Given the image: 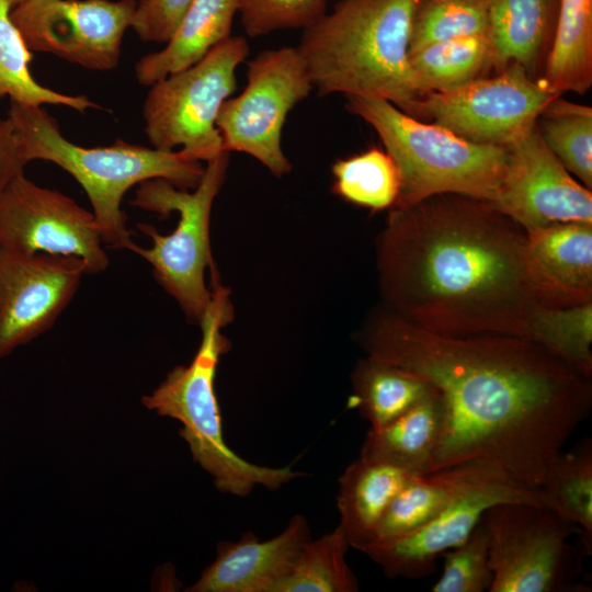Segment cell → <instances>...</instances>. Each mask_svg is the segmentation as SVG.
Returning a JSON list of instances; mask_svg holds the SVG:
<instances>
[{
  "label": "cell",
  "mask_w": 592,
  "mask_h": 592,
  "mask_svg": "<svg viewBox=\"0 0 592 592\" xmlns=\"http://www.w3.org/2000/svg\"><path fill=\"white\" fill-rule=\"evenodd\" d=\"M360 343L367 356L415 374L440 395L445 421L432 471L485 459L539 488L592 407L591 376L525 338L444 335L385 307Z\"/></svg>",
  "instance_id": "obj_1"
},
{
  "label": "cell",
  "mask_w": 592,
  "mask_h": 592,
  "mask_svg": "<svg viewBox=\"0 0 592 592\" xmlns=\"http://www.w3.org/2000/svg\"><path fill=\"white\" fill-rule=\"evenodd\" d=\"M525 242L523 227L475 197L446 193L391 207L376 244L385 307L444 335L526 339L542 306Z\"/></svg>",
  "instance_id": "obj_2"
},
{
  "label": "cell",
  "mask_w": 592,
  "mask_h": 592,
  "mask_svg": "<svg viewBox=\"0 0 592 592\" xmlns=\"http://www.w3.org/2000/svg\"><path fill=\"white\" fill-rule=\"evenodd\" d=\"M420 0H340L297 46L320 96L384 99L406 112L428 91L409 59Z\"/></svg>",
  "instance_id": "obj_3"
},
{
  "label": "cell",
  "mask_w": 592,
  "mask_h": 592,
  "mask_svg": "<svg viewBox=\"0 0 592 592\" xmlns=\"http://www.w3.org/2000/svg\"><path fill=\"white\" fill-rule=\"evenodd\" d=\"M8 117L26 162H52L83 189L104 246L127 249L133 242L122 209L125 193L151 179H163L182 190L195 189L205 170L201 161L180 150L166 151L122 139L109 146L82 147L68 140L57 121L42 106L11 102Z\"/></svg>",
  "instance_id": "obj_4"
},
{
  "label": "cell",
  "mask_w": 592,
  "mask_h": 592,
  "mask_svg": "<svg viewBox=\"0 0 592 592\" xmlns=\"http://www.w3.org/2000/svg\"><path fill=\"white\" fill-rule=\"evenodd\" d=\"M232 318L229 289L216 282L198 323L202 339L193 361L187 366H175L150 395L141 398V402L159 415L182 423L179 433L189 444L193 459L212 476L220 492L246 497L257 486L276 490L304 474L291 466L277 468L252 464L225 442L215 376L219 357L229 348L221 329Z\"/></svg>",
  "instance_id": "obj_5"
},
{
  "label": "cell",
  "mask_w": 592,
  "mask_h": 592,
  "mask_svg": "<svg viewBox=\"0 0 592 592\" xmlns=\"http://www.w3.org/2000/svg\"><path fill=\"white\" fill-rule=\"evenodd\" d=\"M345 98L346 110L373 127L398 169L400 186L392 207L446 193L496 201L506 170V148L463 139L384 99Z\"/></svg>",
  "instance_id": "obj_6"
},
{
  "label": "cell",
  "mask_w": 592,
  "mask_h": 592,
  "mask_svg": "<svg viewBox=\"0 0 592 592\" xmlns=\"http://www.w3.org/2000/svg\"><path fill=\"white\" fill-rule=\"evenodd\" d=\"M230 152L224 151L207 161L198 185L182 190L163 179L138 184L132 204L166 218L179 214L178 225L169 235H161L148 224H138L152 246L143 248L134 241L127 249L145 259L156 281L181 307L187 321L200 323L210 300L212 289L205 282L210 271L212 283L217 272L210 250L209 227L214 201L227 174Z\"/></svg>",
  "instance_id": "obj_7"
},
{
  "label": "cell",
  "mask_w": 592,
  "mask_h": 592,
  "mask_svg": "<svg viewBox=\"0 0 592 592\" xmlns=\"http://www.w3.org/2000/svg\"><path fill=\"white\" fill-rule=\"evenodd\" d=\"M243 36H230L194 65L150 86L143 105L151 147L177 148L196 161L225 151L217 117L237 88L236 71L249 55Z\"/></svg>",
  "instance_id": "obj_8"
},
{
  "label": "cell",
  "mask_w": 592,
  "mask_h": 592,
  "mask_svg": "<svg viewBox=\"0 0 592 592\" xmlns=\"http://www.w3.org/2000/svg\"><path fill=\"white\" fill-rule=\"evenodd\" d=\"M489 537L490 592H569L587 585L580 553L568 542L580 528L550 508L501 502L481 519Z\"/></svg>",
  "instance_id": "obj_9"
},
{
  "label": "cell",
  "mask_w": 592,
  "mask_h": 592,
  "mask_svg": "<svg viewBox=\"0 0 592 592\" xmlns=\"http://www.w3.org/2000/svg\"><path fill=\"white\" fill-rule=\"evenodd\" d=\"M247 66V84L226 100L217 128L225 151L247 153L281 178L292 170L282 148L284 124L314 87L297 47L263 50Z\"/></svg>",
  "instance_id": "obj_10"
},
{
  "label": "cell",
  "mask_w": 592,
  "mask_h": 592,
  "mask_svg": "<svg viewBox=\"0 0 592 592\" xmlns=\"http://www.w3.org/2000/svg\"><path fill=\"white\" fill-rule=\"evenodd\" d=\"M559 95L512 65L456 89L428 92L405 113L468 141L506 148L528 133Z\"/></svg>",
  "instance_id": "obj_11"
},
{
  "label": "cell",
  "mask_w": 592,
  "mask_h": 592,
  "mask_svg": "<svg viewBox=\"0 0 592 592\" xmlns=\"http://www.w3.org/2000/svg\"><path fill=\"white\" fill-rule=\"evenodd\" d=\"M136 5V0H24L11 19L31 52L109 71L119 62Z\"/></svg>",
  "instance_id": "obj_12"
},
{
  "label": "cell",
  "mask_w": 592,
  "mask_h": 592,
  "mask_svg": "<svg viewBox=\"0 0 592 592\" xmlns=\"http://www.w3.org/2000/svg\"><path fill=\"white\" fill-rule=\"evenodd\" d=\"M0 248L77 257L88 274L100 273L110 263L93 213L57 190L37 185L24 172L0 197Z\"/></svg>",
  "instance_id": "obj_13"
},
{
  "label": "cell",
  "mask_w": 592,
  "mask_h": 592,
  "mask_svg": "<svg viewBox=\"0 0 592 592\" xmlns=\"http://www.w3.org/2000/svg\"><path fill=\"white\" fill-rule=\"evenodd\" d=\"M84 274L77 257L0 248V358L49 330Z\"/></svg>",
  "instance_id": "obj_14"
},
{
  "label": "cell",
  "mask_w": 592,
  "mask_h": 592,
  "mask_svg": "<svg viewBox=\"0 0 592 592\" xmlns=\"http://www.w3.org/2000/svg\"><path fill=\"white\" fill-rule=\"evenodd\" d=\"M501 502H528L553 509L542 487H528L509 477H500L473 487L413 532L364 546L360 551L390 578H424L434 571L439 555L463 544L483 512Z\"/></svg>",
  "instance_id": "obj_15"
},
{
  "label": "cell",
  "mask_w": 592,
  "mask_h": 592,
  "mask_svg": "<svg viewBox=\"0 0 592 592\" xmlns=\"http://www.w3.org/2000/svg\"><path fill=\"white\" fill-rule=\"evenodd\" d=\"M508 163L492 205L525 230L592 223V193L559 162L537 125L506 147Z\"/></svg>",
  "instance_id": "obj_16"
},
{
  "label": "cell",
  "mask_w": 592,
  "mask_h": 592,
  "mask_svg": "<svg viewBox=\"0 0 592 592\" xmlns=\"http://www.w3.org/2000/svg\"><path fill=\"white\" fill-rule=\"evenodd\" d=\"M525 231V267L540 306L592 303V223H555Z\"/></svg>",
  "instance_id": "obj_17"
},
{
  "label": "cell",
  "mask_w": 592,
  "mask_h": 592,
  "mask_svg": "<svg viewBox=\"0 0 592 592\" xmlns=\"http://www.w3.org/2000/svg\"><path fill=\"white\" fill-rule=\"evenodd\" d=\"M310 539L306 517L297 514L271 539L244 533L238 542L219 543L216 559L186 591L271 592Z\"/></svg>",
  "instance_id": "obj_18"
},
{
  "label": "cell",
  "mask_w": 592,
  "mask_h": 592,
  "mask_svg": "<svg viewBox=\"0 0 592 592\" xmlns=\"http://www.w3.org/2000/svg\"><path fill=\"white\" fill-rule=\"evenodd\" d=\"M500 477L508 476L485 459L415 476L392 499L367 545L385 543L413 532L473 487Z\"/></svg>",
  "instance_id": "obj_19"
},
{
  "label": "cell",
  "mask_w": 592,
  "mask_h": 592,
  "mask_svg": "<svg viewBox=\"0 0 592 592\" xmlns=\"http://www.w3.org/2000/svg\"><path fill=\"white\" fill-rule=\"evenodd\" d=\"M493 71L517 65L539 79L551 47L559 0H487Z\"/></svg>",
  "instance_id": "obj_20"
},
{
  "label": "cell",
  "mask_w": 592,
  "mask_h": 592,
  "mask_svg": "<svg viewBox=\"0 0 592 592\" xmlns=\"http://www.w3.org/2000/svg\"><path fill=\"white\" fill-rule=\"evenodd\" d=\"M413 474L392 463L358 456L339 479L337 505L349 545L369 544L386 509Z\"/></svg>",
  "instance_id": "obj_21"
},
{
  "label": "cell",
  "mask_w": 592,
  "mask_h": 592,
  "mask_svg": "<svg viewBox=\"0 0 592 592\" xmlns=\"http://www.w3.org/2000/svg\"><path fill=\"white\" fill-rule=\"evenodd\" d=\"M237 0H193L164 47L135 64V78L150 87L201 60L231 36Z\"/></svg>",
  "instance_id": "obj_22"
},
{
  "label": "cell",
  "mask_w": 592,
  "mask_h": 592,
  "mask_svg": "<svg viewBox=\"0 0 592 592\" xmlns=\"http://www.w3.org/2000/svg\"><path fill=\"white\" fill-rule=\"evenodd\" d=\"M445 409L434 390L388 424L367 431L360 456L386 460L413 474L432 471Z\"/></svg>",
  "instance_id": "obj_23"
},
{
  "label": "cell",
  "mask_w": 592,
  "mask_h": 592,
  "mask_svg": "<svg viewBox=\"0 0 592 592\" xmlns=\"http://www.w3.org/2000/svg\"><path fill=\"white\" fill-rule=\"evenodd\" d=\"M539 81L549 91L584 94L592 86V0H559Z\"/></svg>",
  "instance_id": "obj_24"
},
{
  "label": "cell",
  "mask_w": 592,
  "mask_h": 592,
  "mask_svg": "<svg viewBox=\"0 0 592 592\" xmlns=\"http://www.w3.org/2000/svg\"><path fill=\"white\" fill-rule=\"evenodd\" d=\"M351 383L352 403L371 429L388 424L434 391L415 374L367 355L357 362Z\"/></svg>",
  "instance_id": "obj_25"
},
{
  "label": "cell",
  "mask_w": 592,
  "mask_h": 592,
  "mask_svg": "<svg viewBox=\"0 0 592 592\" xmlns=\"http://www.w3.org/2000/svg\"><path fill=\"white\" fill-rule=\"evenodd\" d=\"M411 68L428 91H447L493 70L488 35H470L432 44L409 56Z\"/></svg>",
  "instance_id": "obj_26"
},
{
  "label": "cell",
  "mask_w": 592,
  "mask_h": 592,
  "mask_svg": "<svg viewBox=\"0 0 592 592\" xmlns=\"http://www.w3.org/2000/svg\"><path fill=\"white\" fill-rule=\"evenodd\" d=\"M11 4L0 0V99L26 105H62L84 113L100 105L87 95L65 94L37 82L30 70L32 52L11 19Z\"/></svg>",
  "instance_id": "obj_27"
},
{
  "label": "cell",
  "mask_w": 592,
  "mask_h": 592,
  "mask_svg": "<svg viewBox=\"0 0 592 592\" xmlns=\"http://www.w3.org/2000/svg\"><path fill=\"white\" fill-rule=\"evenodd\" d=\"M349 542L338 525L332 532L307 542L287 572L271 592H356L358 581L345 555Z\"/></svg>",
  "instance_id": "obj_28"
},
{
  "label": "cell",
  "mask_w": 592,
  "mask_h": 592,
  "mask_svg": "<svg viewBox=\"0 0 592 592\" xmlns=\"http://www.w3.org/2000/svg\"><path fill=\"white\" fill-rule=\"evenodd\" d=\"M542 489L551 508L580 528L584 547H592V442L590 437L562 449L550 460Z\"/></svg>",
  "instance_id": "obj_29"
},
{
  "label": "cell",
  "mask_w": 592,
  "mask_h": 592,
  "mask_svg": "<svg viewBox=\"0 0 592 592\" xmlns=\"http://www.w3.org/2000/svg\"><path fill=\"white\" fill-rule=\"evenodd\" d=\"M548 149L587 189H592V107L561 95L551 100L536 122Z\"/></svg>",
  "instance_id": "obj_30"
},
{
  "label": "cell",
  "mask_w": 592,
  "mask_h": 592,
  "mask_svg": "<svg viewBox=\"0 0 592 592\" xmlns=\"http://www.w3.org/2000/svg\"><path fill=\"white\" fill-rule=\"evenodd\" d=\"M331 171L332 192L352 204L378 212L390 209L398 198V169L385 149L371 147L339 159Z\"/></svg>",
  "instance_id": "obj_31"
},
{
  "label": "cell",
  "mask_w": 592,
  "mask_h": 592,
  "mask_svg": "<svg viewBox=\"0 0 592 592\" xmlns=\"http://www.w3.org/2000/svg\"><path fill=\"white\" fill-rule=\"evenodd\" d=\"M526 339L592 376V303L540 307L530 321Z\"/></svg>",
  "instance_id": "obj_32"
},
{
  "label": "cell",
  "mask_w": 592,
  "mask_h": 592,
  "mask_svg": "<svg viewBox=\"0 0 592 592\" xmlns=\"http://www.w3.org/2000/svg\"><path fill=\"white\" fill-rule=\"evenodd\" d=\"M488 33L487 0H420L412 21L409 56L435 43Z\"/></svg>",
  "instance_id": "obj_33"
},
{
  "label": "cell",
  "mask_w": 592,
  "mask_h": 592,
  "mask_svg": "<svg viewBox=\"0 0 592 592\" xmlns=\"http://www.w3.org/2000/svg\"><path fill=\"white\" fill-rule=\"evenodd\" d=\"M442 555L444 557L443 572L431 591H489L493 573L489 563L488 532L481 521L463 544Z\"/></svg>",
  "instance_id": "obj_34"
},
{
  "label": "cell",
  "mask_w": 592,
  "mask_h": 592,
  "mask_svg": "<svg viewBox=\"0 0 592 592\" xmlns=\"http://www.w3.org/2000/svg\"><path fill=\"white\" fill-rule=\"evenodd\" d=\"M328 0H237L246 34L263 36L281 30H305L327 12Z\"/></svg>",
  "instance_id": "obj_35"
},
{
  "label": "cell",
  "mask_w": 592,
  "mask_h": 592,
  "mask_svg": "<svg viewBox=\"0 0 592 592\" xmlns=\"http://www.w3.org/2000/svg\"><path fill=\"white\" fill-rule=\"evenodd\" d=\"M193 0H139L132 29L148 43H166Z\"/></svg>",
  "instance_id": "obj_36"
},
{
  "label": "cell",
  "mask_w": 592,
  "mask_h": 592,
  "mask_svg": "<svg viewBox=\"0 0 592 592\" xmlns=\"http://www.w3.org/2000/svg\"><path fill=\"white\" fill-rule=\"evenodd\" d=\"M19 136L9 117L0 118V197L12 180L24 172Z\"/></svg>",
  "instance_id": "obj_37"
},
{
  "label": "cell",
  "mask_w": 592,
  "mask_h": 592,
  "mask_svg": "<svg viewBox=\"0 0 592 592\" xmlns=\"http://www.w3.org/2000/svg\"><path fill=\"white\" fill-rule=\"evenodd\" d=\"M8 1L11 4V8L13 9L15 5H18L19 3H21L24 0H8Z\"/></svg>",
  "instance_id": "obj_38"
}]
</instances>
